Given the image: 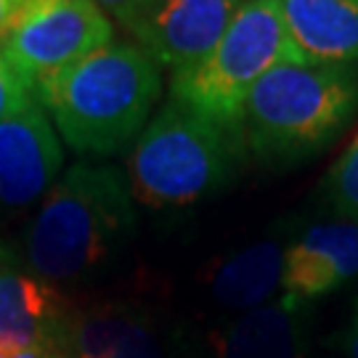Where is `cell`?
Returning <instances> with one entry per match:
<instances>
[{
	"label": "cell",
	"instance_id": "obj_5",
	"mask_svg": "<svg viewBox=\"0 0 358 358\" xmlns=\"http://www.w3.org/2000/svg\"><path fill=\"white\" fill-rule=\"evenodd\" d=\"M279 64H308L289 38L279 0H244L226 35L199 64L176 75L170 99L242 130L250 90Z\"/></svg>",
	"mask_w": 358,
	"mask_h": 358
},
{
	"label": "cell",
	"instance_id": "obj_21",
	"mask_svg": "<svg viewBox=\"0 0 358 358\" xmlns=\"http://www.w3.org/2000/svg\"><path fill=\"white\" fill-rule=\"evenodd\" d=\"M48 358H62V356H48Z\"/></svg>",
	"mask_w": 358,
	"mask_h": 358
},
{
	"label": "cell",
	"instance_id": "obj_20",
	"mask_svg": "<svg viewBox=\"0 0 358 358\" xmlns=\"http://www.w3.org/2000/svg\"><path fill=\"white\" fill-rule=\"evenodd\" d=\"M13 350H6V348H0V358H11Z\"/></svg>",
	"mask_w": 358,
	"mask_h": 358
},
{
	"label": "cell",
	"instance_id": "obj_19",
	"mask_svg": "<svg viewBox=\"0 0 358 358\" xmlns=\"http://www.w3.org/2000/svg\"><path fill=\"white\" fill-rule=\"evenodd\" d=\"M348 356L358 358V310H356V319H353V327L348 332Z\"/></svg>",
	"mask_w": 358,
	"mask_h": 358
},
{
	"label": "cell",
	"instance_id": "obj_17",
	"mask_svg": "<svg viewBox=\"0 0 358 358\" xmlns=\"http://www.w3.org/2000/svg\"><path fill=\"white\" fill-rule=\"evenodd\" d=\"M99 8H101L109 19H115L120 24L128 29L136 19H138V13L143 11V6L149 3V0H93Z\"/></svg>",
	"mask_w": 358,
	"mask_h": 358
},
{
	"label": "cell",
	"instance_id": "obj_8",
	"mask_svg": "<svg viewBox=\"0 0 358 358\" xmlns=\"http://www.w3.org/2000/svg\"><path fill=\"white\" fill-rule=\"evenodd\" d=\"M64 149L38 101L0 122V213L35 205L59 180Z\"/></svg>",
	"mask_w": 358,
	"mask_h": 358
},
{
	"label": "cell",
	"instance_id": "obj_9",
	"mask_svg": "<svg viewBox=\"0 0 358 358\" xmlns=\"http://www.w3.org/2000/svg\"><path fill=\"white\" fill-rule=\"evenodd\" d=\"M53 353L62 358H170L152 313L120 303L69 310Z\"/></svg>",
	"mask_w": 358,
	"mask_h": 358
},
{
	"label": "cell",
	"instance_id": "obj_3",
	"mask_svg": "<svg viewBox=\"0 0 358 358\" xmlns=\"http://www.w3.org/2000/svg\"><path fill=\"white\" fill-rule=\"evenodd\" d=\"M358 109V72L348 64H279L250 90L242 112L247 149L266 165L321 152Z\"/></svg>",
	"mask_w": 358,
	"mask_h": 358
},
{
	"label": "cell",
	"instance_id": "obj_12",
	"mask_svg": "<svg viewBox=\"0 0 358 358\" xmlns=\"http://www.w3.org/2000/svg\"><path fill=\"white\" fill-rule=\"evenodd\" d=\"M303 303L282 297L229 321L213 337V358H306Z\"/></svg>",
	"mask_w": 358,
	"mask_h": 358
},
{
	"label": "cell",
	"instance_id": "obj_1",
	"mask_svg": "<svg viewBox=\"0 0 358 358\" xmlns=\"http://www.w3.org/2000/svg\"><path fill=\"white\" fill-rule=\"evenodd\" d=\"M136 223L125 170L77 162L43 196L16 255L48 284L83 279L128 247Z\"/></svg>",
	"mask_w": 358,
	"mask_h": 358
},
{
	"label": "cell",
	"instance_id": "obj_18",
	"mask_svg": "<svg viewBox=\"0 0 358 358\" xmlns=\"http://www.w3.org/2000/svg\"><path fill=\"white\" fill-rule=\"evenodd\" d=\"M22 3H24V0H0V43L6 38V32H8V27H11L16 11L22 8Z\"/></svg>",
	"mask_w": 358,
	"mask_h": 358
},
{
	"label": "cell",
	"instance_id": "obj_16",
	"mask_svg": "<svg viewBox=\"0 0 358 358\" xmlns=\"http://www.w3.org/2000/svg\"><path fill=\"white\" fill-rule=\"evenodd\" d=\"M35 101L32 90L27 88V83L11 69V64L6 62V56L0 53V122L6 117L22 112L24 106Z\"/></svg>",
	"mask_w": 358,
	"mask_h": 358
},
{
	"label": "cell",
	"instance_id": "obj_15",
	"mask_svg": "<svg viewBox=\"0 0 358 358\" xmlns=\"http://www.w3.org/2000/svg\"><path fill=\"white\" fill-rule=\"evenodd\" d=\"M324 192L334 215L358 220V133L327 173Z\"/></svg>",
	"mask_w": 358,
	"mask_h": 358
},
{
	"label": "cell",
	"instance_id": "obj_13",
	"mask_svg": "<svg viewBox=\"0 0 358 358\" xmlns=\"http://www.w3.org/2000/svg\"><path fill=\"white\" fill-rule=\"evenodd\" d=\"M289 38L308 64L358 62V0H279Z\"/></svg>",
	"mask_w": 358,
	"mask_h": 358
},
{
	"label": "cell",
	"instance_id": "obj_6",
	"mask_svg": "<svg viewBox=\"0 0 358 358\" xmlns=\"http://www.w3.org/2000/svg\"><path fill=\"white\" fill-rule=\"evenodd\" d=\"M109 43H115L112 19L93 0H24L0 53L35 90Z\"/></svg>",
	"mask_w": 358,
	"mask_h": 358
},
{
	"label": "cell",
	"instance_id": "obj_14",
	"mask_svg": "<svg viewBox=\"0 0 358 358\" xmlns=\"http://www.w3.org/2000/svg\"><path fill=\"white\" fill-rule=\"evenodd\" d=\"M284 247L273 239H263L242 252L226 257L210 276V294L220 308L247 313L266 306L271 292L282 284Z\"/></svg>",
	"mask_w": 358,
	"mask_h": 358
},
{
	"label": "cell",
	"instance_id": "obj_7",
	"mask_svg": "<svg viewBox=\"0 0 358 358\" xmlns=\"http://www.w3.org/2000/svg\"><path fill=\"white\" fill-rule=\"evenodd\" d=\"M244 0H149L128 27L136 45L173 77L189 72L226 35Z\"/></svg>",
	"mask_w": 358,
	"mask_h": 358
},
{
	"label": "cell",
	"instance_id": "obj_11",
	"mask_svg": "<svg viewBox=\"0 0 358 358\" xmlns=\"http://www.w3.org/2000/svg\"><path fill=\"white\" fill-rule=\"evenodd\" d=\"M358 273V220L337 217L306 229L284 250V297L306 303Z\"/></svg>",
	"mask_w": 358,
	"mask_h": 358
},
{
	"label": "cell",
	"instance_id": "obj_2",
	"mask_svg": "<svg viewBox=\"0 0 358 358\" xmlns=\"http://www.w3.org/2000/svg\"><path fill=\"white\" fill-rule=\"evenodd\" d=\"M159 93V64L117 40L32 90L62 141L83 157H109L136 141Z\"/></svg>",
	"mask_w": 358,
	"mask_h": 358
},
{
	"label": "cell",
	"instance_id": "obj_4",
	"mask_svg": "<svg viewBox=\"0 0 358 358\" xmlns=\"http://www.w3.org/2000/svg\"><path fill=\"white\" fill-rule=\"evenodd\" d=\"M244 152L242 130L170 99L136 138L125 176L138 205L189 207L220 192L239 170Z\"/></svg>",
	"mask_w": 358,
	"mask_h": 358
},
{
	"label": "cell",
	"instance_id": "obj_10",
	"mask_svg": "<svg viewBox=\"0 0 358 358\" xmlns=\"http://www.w3.org/2000/svg\"><path fill=\"white\" fill-rule=\"evenodd\" d=\"M69 308L48 282L22 266L13 247H0V348H43L51 356Z\"/></svg>",
	"mask_w": 358,
	"mask_h": 358
}]
</instances>
